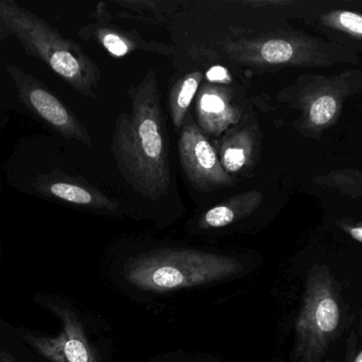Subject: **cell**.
<instances>
[{"label":"cell","instance_id":"6da1fadb","mask_svg":"<svg viewBox=\"0 0 362 362\" xmlns=\"http://www.w3.org/2000/svg\"><path fill=\"white\" fill-rule=\"evenodd\" d=\"M131 111L115 123L112 150L119 172L134 191L150 200L167 196L171 185L169 136L161 108L158 80L148 69L127 89Z\"/></svg>","mask_w":362,"mask_h":362},{"label":"cell","instance_id":"7a4b0ae2","mask_svg":"<svg viewBox=\"0 0 362 362\" xmlns=\"http://www.w3.org/2000/svg\"><path fill=\"white\" fill-rule=\"evenodd\" d=\"M0 21L25 55L40 60L80 95L98 97L101 69L81 45L14 0H0Z\"/></svg>","mask_w":362,"mask_h":362},{"label":"cell","instance_id":"3957f363","mask_svg":"<svg viewBox=\"0 0 362 362\" xmlns=\"http://www.w3.org/2000/svg\"><path fill=\"white\" fill-rule=\"evenodd\" d=\"M244 269L238 259L193 249H160L127 261L125 281L140 290L170 293L227 280Z\"/></svg>","mask_w":362,"mask_h":362},{"label":"cell","instance_id":"277c9868","mask_svg":"<svg viewBox=\"0 0 362 362\" xmlns=\"http://www.w3.org/2000/svg\"><path fill=\"white\" fill-rule=\"evenodd\" d=\"M219 47L231 61L253 69L331 66L346 51L305 33L284 31L236 33Z\"/></svg>","mask_w":362,"mask_h":362},{"label":"cell","instance_id":"5b68a950","mask_svg":"<svg viewBox=\"0 0 362 362\" xmlns=\"http://www.w3.org/2000/svg\"><path fill=\"white\" fill-rule=\"evenodd\" d=\"M342 298L339 284L325 264L310 268L295 325V356L301 362H321L339 337Z\"/></svg>","mask_w":362,"mask_h":362},{"label":"cell","instance_id":"8992f818","mask_svg":"<svg viewBox=\"0 0 362 362\" xmlns=\"http://www.w3.org/2000/svg\"><path fill=\"white\" fill-rule=\"evenodd\" d=\"M362 89V72L346 70L336 76L304 74L285 87L278 98L299 111L296 129L304 136L321 135L335 125L344 102Z\"/></svg>","mask_w":362,"mask_h":362},{"label":"cell","instance_id":"52a82bcc","mask_svg":"<svg viewBox=\"0 0 362 362\" xmlns=\"http://www.w3.org/2000/svg\"><path fill=\"white\" fill-rule=\"evenodd\" d=\"M17 97L28 112L66 140L91 146L93 138L76 114L42 81L14 64H4Z\"/></svg>","mask_w":362,"mask_h":362},{"label":"cell","instance_id":"ba28073f","mask_svg":"<svg viewBox=\"0 0 362 362\" xmlns=\"http://www.w3.org/2000/svg\"><path fill=\"white\" fill-rule=\"evenodd\" d=\"M178 155L185 176L198 191L211 193L235 183L221 166L216 149L194 121L187 120L183 125Z\"/></svg>","mask_w":362,"mask_h":362},{"label":"cell","instance_id":"9c48e42d","mask_svg":"<svg viewBox=\"0 0 362 362\" xmlns=\"http://www.w3.org/2000/svg\"><path fill=\"white\" fill-rule=\"evenodd\" d=\"M31 187L40 197L66 205L110 214H115L120 208L119 202L110 199L84 179L70 176L57 168L38 174Z\"/></svg>","mask_w":362,"mask_h":362},{"label":"cell","instance_id":"30bf717a","mask_svg":"<svg viewBox=\"0 0 362 362\" xmlns=\"http://www.w3.org/2000/svg\"><path fill=\"white\" fill-rule=\"evenodd\" d=\"M53 312L63 322L61 334L57 337L23 336L28 344L51 362H100L78 317L71 310L57 306L53 307Z\"/></svg>","mask_w":362,"mask_h":362},{"label":"cell","instance_id":"8fae6325","mask_svg":"<svg viewBox=\"0 0 362 362\" xmlns=\"http://www.w3.org/2000/svg\"><path fill=\"white\" fill-rule=\"evenodd\" d=\"M231 89L217 83L202 85L196 98L198 128L206 137H221L242 118Z\"/></svg>","mask_w":362,"mask_h":362},{"label":"cell","instance_id":"7c38bea8","mask_svg":"<svg viewBox=\"0 0 362 362\" xmlns=\"http://www.w3.org/2000/svg\"><path fill=\"white\" fill-rule=\"evenodd\" d=\"M78 36L84 40H95L115 57H125L141 49L165 55L174 52L173 49L165 45L144 42L137 32L133 33L118 28L110 27L99 21L81 28L78 30Z\"/></svg>","mask_w":362,"mask_h":362},{"label":"cell","instance_id":"4fadbf2b","mask_svg":"<svg viewBox=\"0 0 362 362\" xmlns=\"http://www.w3.org/2000/svg\"><path fill=\"white\" fill-rule=\"evenodd\" d=\"M219 161L227 174H233L250 167L257 152V136L251 127L230 129L218 142Z\"/></svg>","mask_w":362,"mask_h":362},{"label":"cell","instance_id":"5bb4252c","mask_svg":"<svg viewBox=\"0 0 362 362\" xmlns=\"http://www.w3.org/2000/svg\"><path fill=\"white\" fill-rule=\"evenodd\" d=\"M263 195L257 191L238 193L206 210L198 221L202 230L221 229L250 216L261 205Z\"/></svg>","mask_w":362,"mask_h":362},{"label":"cell","instance_id":"9a60e30c","mask_svg":"<svg viewBox=\"0 0 362 362\" xmlns=\"http://www.w3.org/2000/svg\"><path fill=\"white\" fill-rule=\"evenodd\" d=\"M202 72H193L185 74L172 87L169 97L170 112L174 127L180 130L185 123L187 111L197 94L202 81Z\"/></svg>","mask_w":362,"mask_h":362},{"label":"cell","instance_id":"2e32d148","mask_svg":"<svg viewBox=\"0 0 362 362\" xmlns=\"http://www.w3.org/2000/svg\"><path fill=\"white\" fill-rule=\"evenodd\" d=\"M317 184L336 188L344 195L362 197V171L344 169L329 172L327 176L315 179Z\"/></svg>","mask_w":362,"mask_h":362},{"label":"cell","instance_id":"e0dca14e","mask_svg":"<svg viewBox=\"0 0 362 362\" xmlns=\"http://www.w3.org/2000/svg\"><path fill=\"white\" fill-rule=\"evenodd\" d=\"M322 21L327 27L362 40V14L350 11H333L323 15Z\"/></svg>","mask_w":362,"mask_h":362},{"label":"cell","instance_id":"ac0fdd59","mask_svg":"<svg viewBox=\"0 0 362 362\" xmlns=\"http://www.w3.org/2000/svg\"><path fill=\"white\" fill-rule=\"evenodd\" d=\"M341 229L349 234L353 239L362 244V223L359 225H349V223H341Z\"/></svg>","mask_w":362,"mask_h":362},{"label":"cell","instance_id":"d6986e66","mask_svg":"<svg viewBox=\"0 0 362 362\" xmlns=\"http://www.w3.org/2000/svg\"><path fill=\"white\" fill-rule=\"evenodd\" d=\"M8 38H10V34H8V30L4 27L2 21H0V43L4 42Z\"/></svg>","mask_w":362,"mask_h":362},{"label":"cell","instance_id":"ffe728a7","mask_svg":"<svg viewBox=\"0 0 362 362\" xmlns=\"http://www.w3.org/2000/svg\"><path fill=\"white\" fill-rule=\"evenodd\" d=\"M0 362H17V361H15V359L13 358V357L11 356L10 354H8V353L1 352V353H0Z\"/></svg>","mask_w":362,"mask_h":362},{"label":"cell","instance_id":"44dd1931","mask_svg":"<svg viewBox=\"0 0 362 362\" xmlns=\"http://www.w3.org/2000/svg\"><path fill=\"white\" fill-rule=\"evenodd\" d=\"M354 362H362V350L358 355H357L356 358H355Z\"/></svg>","mask_w":362,"mask_h":362},{"label":"cell","instance_id":"7402d4cb","mask_svg":"<svg viewBox=\"0 0 362 362\" xmlns=\"http://www.w3.org/2000/svg\"><path fill=\"white\" fill-rule=\"evenodd\" d=\"M359 334H361V336H362V306L361 312V324H359Z\"/></svg>","mask_w":362,"mask_h":362}]
</instances>
